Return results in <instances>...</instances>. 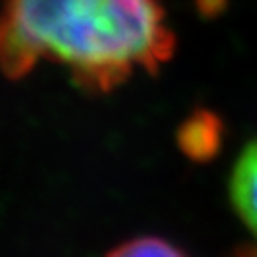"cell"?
<instances>
[{"label": "cell", "mask_w": 257, "mask_h": 257, "mask_svg": "<svg viewBox=\"0 0 257 257\" xmlns=\"http://www.w3.org/2000/svg\"><path fill=\"white\" fill-rule=\"evenodd\" d=\"M160 0H5L0 67L21 77L53 63L89 91H109L172 55Z\"/></svg>", "instance_id": "1"}, {"label": "cell", "mask_w": 257, "mask_h": 257, "mask_svg": "<svg viewBox=\"0 0 257 257\" xmlns=\"http://www.w3.org/2000/svg\"><path fill=\"white\" fill-rule=\"evenodd\" d=\"M231 203L251 233L257 235V138L245 146L235 162L231 174Z\"/></svg>", "instance_id": "2"}, {"label": "cell", "mask_w": 257, "mask_h": 257, "mask_svg": "<svg viewBox=\"0 0 257 257\" xmlns=\"http://www.w3.org/2000/svg\"><path fill=\"white\" fill-rule=\"evenodd\" d=\"M107 257H186V255L164 239L140 237L115 247Z\"/></svg>", "instance_id": "3"}, {"label": "cell", "mask_w": 257, "mask_h": 257, "mask_svg": "<svg viewBox=\"0 0 257 257\" xmlns=\"http://www.w3.org/2000/svg\"><path fill=\"white\" fill-rule=\"evenodd\" d=\"M237 257H257V247H255V249H247V251H241Z\"/></svg>", "instance_id": "4"}]
</instances>
